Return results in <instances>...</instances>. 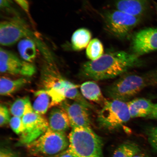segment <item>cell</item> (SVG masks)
I'll use <instances>...</instances> for the list:
<instances>
[{
	"label": "cell",
	"mask_w": 157,
	"mask_h": 157,
	"mask_svg": "<svg viewBox=\"0 0 157 157\" xmlns=\"http://www.w3.org/2000/svg\"><path fill=\"white\" fill-rule=\"evenodd\" d=\"M155 6L157 14V3H155Z\"/></svg>",
	"instance_id": "cell-34"
},
{
	"label": "cell",
	"mask_w": 157,
	"mask_h": 157,
	"mask_svg": "<svg viewBox=\"0 0 157 157\" xmlns=\"http://www.w3.org/2000/svg\"><path fill=\"white\" fill-rule=\"evenodd\" d=\"M9 123L13 132L17 135H21L23 130L22 117L13 116L11 118Z\"/></svg>",
	"instance_id": "cell-25"
},
{
	"label": "cell",
	"mask_w": 157,
	"mask_h": 157,
	"mask_svg": "<svg viewBox=\"0 0 157 157\" xmlns=\"http://www.w3.org/2000/svg\"><path fill=\"white\" fill-rule=\"evenodd\" d=\"M146 134L149 144L157 154V127H148L146 130Z\"/></svg>",
	"instance_id": "cell-24"
},
{
	"label": "cell",
	"mask_w": 157,
	"mask_h": 157,
	"mask_svg": "<svg viewBox=\"0 0 157 157\" xmlns=\"http://www.w3.org/2000/svg\"><path fill=\"white\" fill-rule=\"evenodd\" d=\"M29 34L26 25L18 19L4 21L0 25V43L2 46H11Z\"/></svg>",
	"instance_id": "cell-10"
},
{
	"label": "cell",
	"mask_w": 157,
	"mask_h": 157,
	"mask_svg": "<svg viewBox=\"0 0 157 157\" xmlns=\"http://www.w3.org/2000/svg\"><path fill=\"white\" fill-rule=\"evenodd\" d=\"M147 118L148 119H157V104H154L151 112Z\"/></svg>",
	"instance_id": "cell-29"
},
{
	"label": "cell",
	"mask_w": 157,
	"mask_h": 157,
	"mask_svg": "<svg viewBox=\"0 0 157 157\" xmlns=\"http://www.w3.org/2000/svg\"><path fill=\"white\" fill-rule=\"evenodd\" d=\"M80 88L82 95L86 99L103 105L107 101L104 98L99 86L95 82H84L80 86Z\"/></svg>",
	"instance_id": "cell-16"
},
{
	"label": "cell",
	"mask_w": 157,
	"mask_h": 157,
	"mask_svg": "<svg viewBox=\"0 0 157 157\" xmlns=\"http://www.w3.org/2000/svg\"><path fill=\"white\" fill-rule=\"evenodd\" d=\"M131 118L127 102L120 100L107 101L98 113L99 126L107 130L119 128Z\"/></svg>",
	"instance_id": "cell-6"
},
{
	"label": "cell",
	"mask_w": 157,
	"mask_h": 157,
	"mask_svg": "<svg viewBox=\"0 0 157 157\" xmlns=\"http://www.w3.org/2000/svg\"><path fill=\"white\" fill-rule=\"evenodd\" d=\"M131 118L147 117L152 111L154 104L150 100L137 98L127 102Z\"/></svg>",
	"instance_id": "cell-14"
},
{
	"label": "cell",
	"mask_w": 157,
	"mask_h": 157,
	"mask_svg": "<svg viewBox=\"0 0 157 157\" xmlns=\"http://www.w3.org/2000/svg\"><path fill=\"white\" fill-rule=\"evenodd\" d=\"M48 121L49 128L56 132L65 133L71 127L67 114L60 107L53 108L49 113Z\"/></svg>",
	"instance_id": "cell-13"
},
{
	"label": "cell",
	"mask_w": 157,
	"mask_h": 157,
	"mask_svg": "<svg viewBox=\"0 0 157 157\" xmlns=\"http://www.w3.org/2000/svg\"><path fill=\"white\" fill-rule=\"evenodd\" d=\"M149 0H117L116 7L119 10L140 17L146 11Z\"/></svg>",
	"instance_id": "cell-15"
},
{
	"label": "cell",
	"mask_w": 157,
	"mask_h": 157,
	"mask_svg": "<svg viewBox=\"0 0 157 157\" xmlns=\"http://www.w3.org/2000/svg\"><path fill=\"white\" fill-rule=\"evenodd\" d=\"M69 142L64 133L56 132L48 128L38 138L26 146L31 155L40 156L58 155L68 148Z\"/></svg>",
	"instance_id": "cell-5"
},
{
	"label": "cell",
	"mask_w": 157,
	"mask_h": 157,
	"mask_svg": "<svg viewBox=\"0 0 157 157\" xmlns=\"http://www.w3.org/2000/svg\"><path fill=\"white\" fill-rule=\"evenodd\" d=\"M23 130L17 145L27 146L40 137L49 128L48 121L34 111L25 114L22 117Z\"/></svg>",
	"instance_id": "cell-8"
},
{
	"label": "cell",
	"mask_w": 157,
	"mask_h": 157,
	"mask_svg": "<svg viewBox=\"0 0 157 157\" xmlns=\"http://www.w3.org/2000/svg\"><path fill=\"white\" fill-rule=\"evenodd\" d=\"M152 85L157 84V70L149 73Z\"/></svg>",
	"instance_id": "cell-30"
},
{
	"label": "cell",
	"mask_w": 157,
	"mask_h": 157,
	"mask_svg": "<svg viewBox=\"0 0 157 157\" xmlns=\"http://www.w3.org/2000/svg\"><path fill=\"white\" fill-rule=\"evenodd\" d=\"M19 53L21 58L25 61L31 62L36 56L35 44L30 39L25 38L21 40L17 45Z\"/></svg>",
	"instance_id": "cell-20"
},
{
	"label": "cell",
	"mask_w": 157,
	"mask_h": 157,
	"mask_svg": "<svg viewBox=\"0 0 157 157\" xmlns=\"http://www.w3.org/2000/svg\"><path fill=\"white\" fill-rule=\"evenodd\" d=\"M32 106L28 97L20 98L13 102L10 111L13 116L22 117Z\"/></svg>",
	"instance_id": "cell-22"
},
{
	"label": "cell",
	"mask_w": 157,
	"mask_h": 157,
	"mask_svg": "<svg viewBox=\"0 0 157 157\" xmlns=\"http://www.w3.org/2000/svg\"><path fill=\"white\" fill-rule=\"evenodd\" d=\"M66 112L69 119L72 128L78 127L91 128L88 108L82 104L74 101L73 103L65 100L60 104V107Z\"/></svg>",
	"instance_id": "cell-12"
},
{
	"label": "cell",
	"mask_w": 157,
	"mask_h": 157,
	"mask_svg": "<svg viewBox=\"0 0 157 157\" xmlns=\"http://www.w3.org/2000/svg\"><path fill=\"white\" fill-rule=\"evenodd\" d=\"M141 62L136 55L119 51L104 54L97 60L85 63L80 74L82 77L96 81L110 79L140 66Z\"/></svg>",
	"instance_id": "cell-1"
},
{
	"label": "cell",
	"mask_w": 157,
	"mask_h": 157,
	"mask_svg": "<svg viewBox=\"0 0 157 157\" xmlns=\"http://www.w3.org/2000/svg\"><path fill=\"white\" fill-rule=\"evenodd\" d=\"M140 17L117 9L107 12L104 15L105 25L112 34L118 38L128 36L140 22Z\"/></svg>",
	"instance_id": "cell-7"
},
{
	"label": "cell",
	"mask_w": 157,
	"mask_h": 157,
	"mask_svg": "<svg viewBox=\"0 0 157 157\" xmlns=\"http://www.w3.org/2000/svg\"><path fill=\"white\" fill-rule=\"evenodd\" d=\"M131 48L132 53L139 57L157 50V28L144 29L136 33Z\"/></svg>",
	"instance_id": "cell-11"
},
{
	"label": "cell",
	"mask_w": 157,
	"mask_h": 157,
	"mask_svg": "<svg viewBox=\"0 0 157 157\" xmlns=\"http://www.w3.org/2000/svg\"><path fill=\"white\" fill-rule=\"evenodd\" d=\"M29 82L24 77L13 80L3 76L0 80V94L3 96L10 95L24 87Z\"/></svg>",
	"instance_id": "cell-17"
},
{
	"label": "cell",
	"mask_w": 157,
	"mask_h": 157,
	"mask_svg": "<svg viewBox=\"0 0 157 157\" xmlns=\"http://www.w3.org/2000/svg\"><path fill=\"white\" fill-rule=\"evenodd\" d=\"M67 150L75 157H103V141L91 127L72 128Z\"/></svg>",
	"instance_id": "cell-3"
},
{
	"label": "cell",
	"mask_w": 157,
	"mask_h": 157,
	"mask_svg": "<svg viewBox=\"0 0 157 157\" xmlns=\"http://www.w3.org/2000/svg\"><path fill=\"white\" fill-rule=\"evenodd\" d=\"M14 1L25 11L28 12L29 5L28 2L27 0H14Z\"/></svg>",
	"instance_id": "cell-28"
},
{
	"label": "cell",
	"mask_w": 157,
	"mask_h": 157,
	"mask_svg": "<svg viewBox=\"0 0 157 157\" xmlns=\"http://www.w3.org/2000/svg\"><path fill=\"white\" fill-rule=\"evenodd\" d=\"M150 85L148 74H124L105 89L106 95L112 99L126 101Z\"/></svg>",
	"instance_id": "cell-4"
},
{
	"label": "cell",
	"mask_w": 157,
	"mask_h": 157,
	"mask_svg": "<svg viewBox=\"0 0 157 157\" xmlns=\"http://www.w3.org/2000/svg\"><path fill=\"white\" fill-rule=\"evenodd\" d=\"M0 157H18L14 151L6 148H2L0 151Z\"/></svg>",
	"instance_id": "cell-27"
},
{
	"label": "cell",
	"mask_w": 157,
	"mask_h": 157,
	"mask_svg": "<svg viewBox=\"0 0 157 157\" xmlns=\"http://www.w3.org/2000/svg\"><path fill=\"white\" fill-rule=\"evenodd\" d=\"M11 118L8 109L3 105L0 106V125L1 127L4 126L10 122Z\"/></svg>",
	"instance_id": "cell-26"
},
{
	"label": "cell",
	"mask_w": 157,
	"mask_h": 157,
	"mask_svg": "<svg viewBox=\"0 0 157 157\" xmlns=\"http://www.w3.org/2000/svg\"><path fill=\"white\" fill-rule=\"evenodd\" d=\"M11 3V0H1L0 6L1 8L9 7Z\"/></svg>",
	"instance_id": "cell-32"
},
{
	"label": "cell",
	"mask_w": 157,
	"mask_h": 157,
	"mask_svg": "<svg viewBox=\"0 0 157 157\" xmlns=\"http://www.w3.org/2000/svg\"><path fill=\"white\" fill-rule=\"evenodd\" d=\"M91 37V33L88 29L82 28L77 29L72 35V48L76 51L83 50L89 44Z\"/></svg>",
	"instance_id": "cell-19"
},
{
	"label": "cell",
	"mask_w": 157,
	"mask_h": 157,
	"mask_svg": "<svg viewBox=\"0 0 157 157\" xmlns=\"http://www.w3.org/2000/svg\"><path fill=\"white\" fill-rule=\"evenodd\" d=\"M133 157H150V156L148 155H147L145 153H142V152H140L138 153V154H137L135 155Z\"/></svg>",
	"instance_id": "cell-33"
},
{
	"label": "cell",
	"mask_w": 157,
	"mask_h": 157,
	"mask_svg": "<svg viewBox=\"0 0 157 157\" xmlns=\"http://www.w3.org/2000/svg\"><path fill=\"white\" fill-rule=\"evenodd\" d=\"M0 71L2 73L29 77L36 72V70L30 62L21 60L13 52L1 48Z\"/></svg>",
	"instance_id": "cell-9"
},
{
	"label": "cell",
	"mask_w": 157,
	"mask_h": 157,
	"mask_svg": "<svg viewBox=\"0 0 157 157\" xmlns=\"http://www.w3.org/2000/svg\"><path fill=\"white\" fill-rule=\"evenodd\" d=\"M141 152L140 147L136 143L127 141L117 147L112 157H133Z\"/></svg>",
	"instance_id": "cell-21"
},
{
	"label": "cell",
	"mask_w": 157,
	"mask_h": 157,
	"mask_svg": "<svg viewBox=\"0 0 157 157\" xmlns=\"http://www.w3.org/2000/svg\"><path fill=\"white\" fill-rule=\"evenodd\" d=\"M35 99L33 107L35 113L43 115L52 107V99L45 90H40L35 93Z\"/></svg>",
	"instance_id": "cell-18"
},
{
	"label": "cell",
	"mask_w": 157,
	"mask_h": 157,
	"mask_svg": "<svg viewBox=\"0 0 157 157\" xmlns=\"http://www.w3.org/2000/svg\"><path fill=\"white\" fill-rule=\"evenodd\" d=\"M104 48L101 41L98 39L92 40L86 50L87 58L91 61L97 60L103 55Z\"/></svg>",
	"instance_id": "cell-23"
},
{
	"label": "cell",
	"mask_w": 157,
	"mask_h": 157,
	"mask_svg": "<svg viewBox=\"0 0 157 157\" xmlns=\"http://www.w3.org/2000/svg\"><path fill=\"white\" fill-rule=\"evenodd\" d=\"M56 157H75L73 155H72L71 153L67 149L66 150L64 151L63 152L60 153L58 154Z\"/></svg>",
	"instance_id": "cell-31"
},
{
	"label": "cell",
	"mask_w": 157,
	"mask_h": 157,
	"mask_svg": "<svg viewBox=\"0 0 157 157\" xmlns=\"http://www.w3.org/2000/svg\"><path fill=\"white\" fill-rule=\"evenodd\" d=\"M43 72V84L52 99V107L60 104L67 98L90 106V103L78 91L77 85L63 78L54 68L48 67Z\"/></svg>",
	"instance_id": "cell-2"
}]
</instances>
